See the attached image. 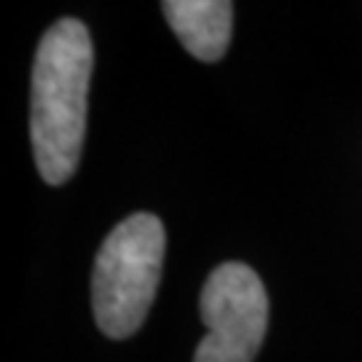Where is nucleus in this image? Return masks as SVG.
<instances>
[{"mask_svg":"<svg viewBox=\"0 0 362 362\" xmlns=\"http://www.w3.org/2000/svg\"><path fill=\"white\" fill-rule=\"evenodd\" d=\"M91 35L81 19H59L46 30L33 65L30 140L40 177L62 185L73 177L86 137Z\"/></svg>","mask_w":362,"mask_h":362,"instance_id":"obj_1","label":"nucleus"},{"mask_svg":"<svg viewBox=\"0 0 362 362\" xmlns=\"http://www.w3.org/2000/svg\"><path fill=\"white\" fill-rule=\"evenodd\" d=\"M167 233L151 212L121 220L103 242L91 274L94 322L107 338H129L145 322L161 282Z\"/></svg>","mask_w":362,"mask_h":362,"instance_id":"obj_2","label":"nucleus"},{"mask_svg":"<svg viewBox=\"0 0 362 362\" xmlns=\"http://www.w3.org/2000/svg\"><path fill=\"white\" fill-rule=\"evenodd\" d=\"M207 336L194 362H252L269 327V296L245 263H223L209 274L199 298Z\"/></svg>","mask_w":362,"mask_h":362,"instance_id":"obj_3","label":"nucleus"},{"mask_svg":"<svg viewBox=\"0 0 362 362\" xmlns=\"http://www.w3.org/2000/svg\"><path fill=\"white\" fill-rule=\"evenodd\" d=\"M169 27L188 54L218 62L231 43L233 3L228 0H167L161 3Z\"/></svg>","mask_w":362,"mask_h":362,"instance_id":"obj_4","label":"nucleus"}]
</instances>
